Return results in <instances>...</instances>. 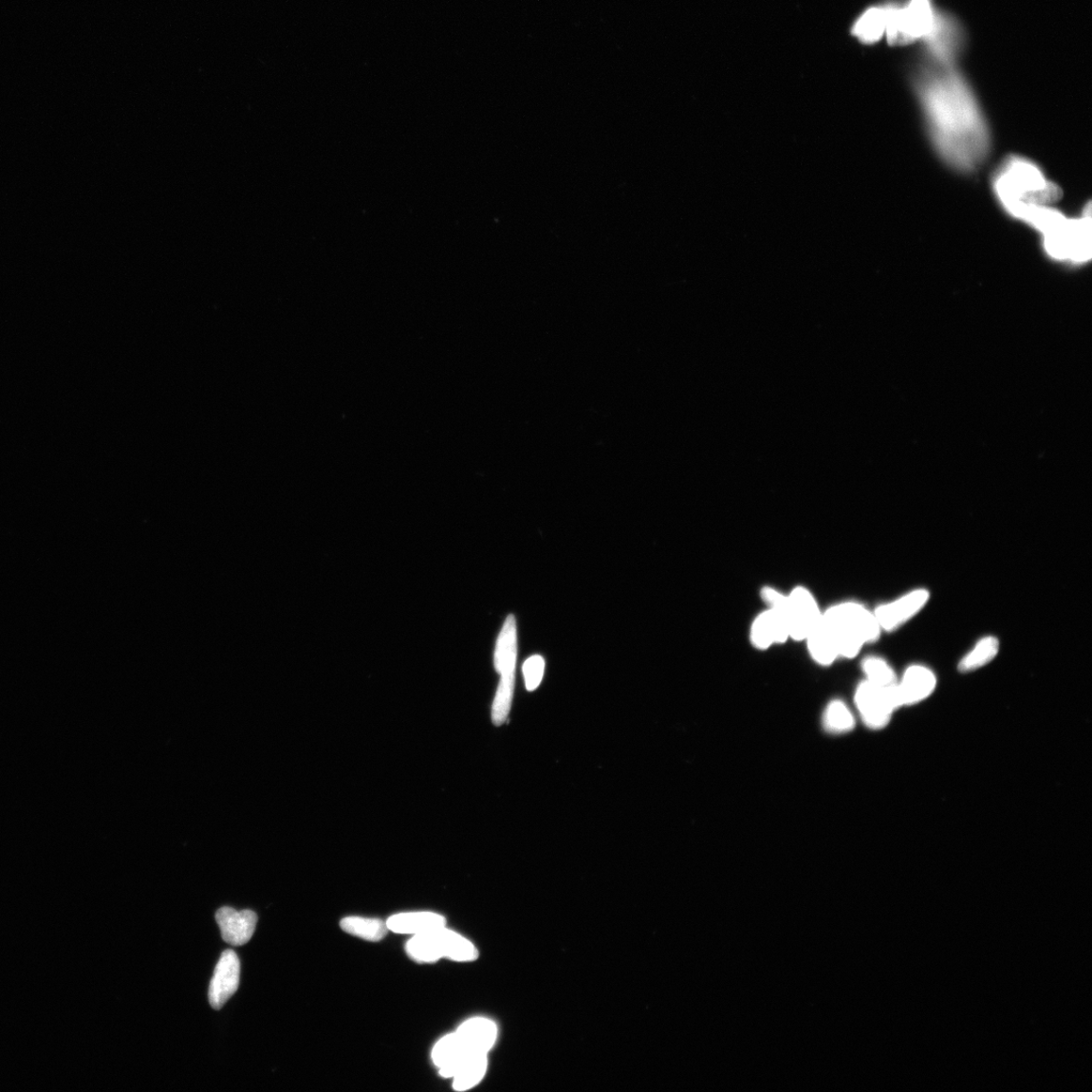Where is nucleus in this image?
<instances>
[{"instance_id":"nucleus-1","label":"nucleus","mask_w":1092,"mask_h":1092,"mask_svg":"<svg viewBox=\"0 0 1092 1092\" xmlns=\"http://www.w3.org/2000/svg\"><path fill=\"white\" fill-rule=\"evenodd\" d=\"M912 83L936 152L955 171H976L989 157L990 134L971 83L955 65L929 60L914 68Z\"/></svg>"},{"instance_id":"nucleus-2","label":"nucleus","mask_w":1092,"mask_h":1092,"mask_svg":"<svg viewBox=\"0 0 1092 1092\" xmlns=\"http://www.w3.org/2000/svg\"><path fill=\"white\" fill-rule=\"evenodd\" d=\"M1006 212L1038 231L1045 253L1058 263L1083 266L1091 259L1090 205H1086L1082 216L1075 218L1065 216L1052 205H1017Z\"/></svg>"},{"instance_id":"nucleus-3","label":"nucleus","mask_w":1092,"mask_h":1092,"mask_svg":"<svg viewBox=\"0 0 1092 1092\" xmlns=\"http://www.w3.org/2000/svg\"><path fill=\"white\" fill-rule=\"evenodd\" d=\"M992 188L1005 211L1017 205H1053L1063 192L1034 162L1010 157L997 169Z\"/></svg>"},{"instance_id":"nucleus-4","label":"nucleus","mask_w":1092,"mask_h":1092,"mask_svg":"<svg viewBox=\"0 0 1092 1092\" xmlns=\"http://www.w3.org/2000/svg\"><path fill=\"white\" fill-rule=\"evenodd\" d=\"M840 657L854 658L866 644L879 639L882 630L873 611L856 602H844L823 612Z\"/></svg>"},{"instance_id":"nucleus-5","label":"nucleus","mask_w":1092,"mask_h":1092,"mask_svg":"<svg viewBox=\"0 0 1092 1092\" xmlns=\"http://www.w3.org/2000/svg\"><path fill=\"white\" fill-rule=\"evenodd\" d=\"M855 702L865 725L873 730L884 729L902 706L898 683L882 687L867 680L858 686Z\"/></svg>"},{"instance_id":"nucleus-6","label":"nucleus","mask_w":1092,"mask_h":1092,"mask_svg":"<svg viewBox=\"0 0 1092 1092\" xmlns=\"http://www.w3.org/2000/svg\"><path fill=\"white\" fill-rule=\"evenodd\" d=\"M782 613L786 617L790 639L805 641L822 619L818 599L804 586H796L787 594V602Z\"/></svg>"},{"instance_id":"nucleus-7","label":"nucleus","mask_w":1092,"mask_h":1092,"mask_svg":"<svg viewBox=\"0 0 1092 1092\" xmlns=\"http://www.w3.org/2000/svg\"><path fill=\"white\" fill-rule=\"evenodd\" d=\"M930 592L926 589H916L907 593L895 602L884 603L873 612L879 621L882 632H895L906 622L913 620L928 604Z\"/></svg>"},{"instance_id":"nucleus-8","label":"nucleus","mask_w":1092,"mask_h":1092,"mask_svg":"<svg viewBox=\"0 0 1092 1092\" xmlns=\"http://www.w3.org/2000/svg\"><path fill=\"white\" fill-rule=\"evenodd\" d=\"M240 972L241 965L237 953L233 950L223 952L214 968L209 990V1002L213 1009H221L238 990Z\"/></svg>"},{"instance_id":"nucleus-9","label":"nucleus","mask_w":1092,"mask_h":1092,"mask_svg":"<svg viewBox=\"0 0 1092 1092\" xmlns=\"http://www.w3.org/2000/svg\"><path fill=\"white\" fill-rule=\"evenodd\" d=\"M789 639L787 622L780 610L767 608L751 622L750 640L753 648L765 651Z\"/></svg>"},{"instance_id":"nucleus-10","label":"nucleus","mask_w":1092,"mask_h":1092,"mask_svg":"<svg viewBox=\"0 0 1092 1092\" xmlns=\"http://www.w3.org/2000/svg\"><path fill=\"white\" fill-rule=\"evenodd\" d=\"M216 920L224 942L239 947L251 940L258 917L252 911L237 912L232 907L224 906L217 912Z\"/></svg>"},{"instance_id":"nucleus-11","label":"nucleus","mask_w":1092,"mask_h":1092,"mask_svg":"<svg viewBox=\"0 0 1092 1092\" xmlns=\"http://www.w3.org/2000/svg\"><path fill=\"white\" fill-rule=\"evenodd\" d=\"M455 1034L468 1054L488 1055L496 1044L498 1027L493 1021L476 1017L461 1024Z\"/></svg>"},{"instance_id":"nucleus-12","label":"nucleus","mask_w":1092,"mask_h":1092,"mask_svg":"<svg viewBox=\"0 0 1092 1092\" xmlns=\"http://www.w3.org/2000/svg\"><path fill=\"white\" fill-rule=\"evenodd\" d=\"M936 687V676L928 667L914 665L905 670L898 688L902 706L915 705L929 698Z\"/></svg>"},{"instance_id":"nucleus-13","label":"nucleus","mask_w":1092,"mask_h":1092,"mask_svg":"<svg viewBox=\"0 0 1092 1092\" xmlns=\"http://www.w3.org/2000/svg\"><path fill=\"white\" fill-rule=\"evenodd\" d=\"M386 924L389 932L414 936L446 927V918L434 912H409L393 915Z\"/></svg>"},{"instance_id":"nucleus-14","label":"nucleus","mask_w":1092,"mask_h":1092,"mask_svg":"<svg viewBox=\"0 0 1092 1092\" xmlns=\"http://www.w3.org/2000/svg\"><path fill=\"white\" fill-rule=\"evenodd\" d=\"M517 628L513 615L507 618L497 641L495 666L501 679L515 680Z\"/></svg>"},{"instance_id":"nucleus-15","label":"nucleus","mask_w":1092,"mask_h":1092,"mask_svg":"<svg viewBox=\"0 0 1092 1092\" xmlns=\"http://www.w3.org/2000/svg\"><path fill=\"white\" fill-rule=\"evenodd\" d=\"M466 1052L455 1032L440 1038L432 1052L435 1066L444 1079H453L456 1066L465 1058Z\"/></svg>"},{"instance_id":"nucleus-16","label":"nucleus","mask_w":1092,"mask_h":1092,"mask_svg":"<svg viewBox=\"0 0 1092 1092\" xmlns=\"http://www.w3.org/2000/svg\"><path fill=\"white\" fill-rule=\"evenodd\" d=\"M407 955L420 964H434L445 959L441 929L414 935L406 943Z\"/></svg>"},{"instance_id":"nucleus-17","label":"nucleus","mask_w":1092,"mask_h":1092,"mask_svg":"<svg viewBox=\"0 0 1092 1092\" xmlns=\"http://www.w3.org/2000/svg\"><path fill=\"white\" fill-rule=\"evenodd\" d=\"M805 642L810 657L820 666L833 665L840 658L836 642L829 629L823 621L814 627Z\"/></svg>"},{"instance_id":"nucleus-18","label":"nucleus","mask_w":1092,"mask_h":1092,"mask_svg":"<svg viewBox=\"0 0 1092 1092\" xmlns=\"http://www.w3.org/2000/svg\"><path fill=\"white\" fill-rule=\"evenodd\" d=\"M488 1069V1055L467 1054L456 1066L453 1076V1088L467 1091L478 1085Z\"/></svg>"},{"instance_id":"nucleus-19","label":"nucleus","mask_w":1092,"mask_h":1092,"mask_svg":"<svg viewBox=\"0 0 1092 1092\" xmlns=\"http://www.w3.org/2000/svg\"><path fill=\"white\" fill-rule=\"evenodd\" d=\"M887 26L886 5L868 9L855 24L852 33L861 42L874 44L885 35Z\"/></svg>"},{"instance_id":"nucleus-20","label":"nucleus","mask_w":1092,"mask_h":1092,"mask_svg":"<svg viewBox=\"0 0 1092 1092\" xmlns=\"http://www.w3.org/2000/svg\"><path fill=\"white\" fill-rule=\"evenodd\" d=\"M341 928L346 934L368 942H380L389 930L386 921L377 917L351 916L341 920Z\"/></svg>"},{"instance_id":"nucleus-21","label":"nucleus","mask_w":1092,"mask_h":1092,"mask_svg":"<svg viewBox=\"0 0 1092 1092\" xmlns=\"http://www.w3.org/2000/svg\"><path fill=\"white\" fill-rule=\"evenodd\" d=\"M999 649H1001V643L995 637L982 638L973 649L959 661V671L971 673L988 666L997 657Z\"/></svg>"},{"instance_id":"nucleus-22","label":"nucleus","mask_w":1092,"mask_h":1092,"mask_svg":"<svg viewBox=\"0 0 1092 1092\" xmlns=\"http://www.w3.org/2000/svg\"><path fill=\"white\" fill-rule=\"evenodd\" d=\"M441 936L445 950V959L465 963L472 962L479 958V951L476 950L475 946L463 935L448 927H444L441 929Z\"/></svg>"},{"instance_id":"nucleus-23","label":"nucleus","mask_w":1092,"mask_h":1092,"mask_svg":"<svg viewBox=\"0 0 1092 1092\" xmlns=\"http://www.w3.org/2000/svg\"><path fill=\"white\" fill-rule=\"evenodd\" d=\"M825 727L835 733H845L855 727V718L849 707L842 701L830 702L824 713Z\"/></svg>"},{"instance_id":"nucleus-24","label":"nucleus","mask_w":1092,"mask_h":1092,"mask_svg":"<svg viewBox=\"0 0 1092 1092\" xmlns=\"http://www.w3.org/2000/svg\"><path fill=\"white\" fill-rule=\"evenodd\" d=\"M862 671L867 681L882 686H892L898 683V676L894 669L880 657H868L862 661Z\"/></svg>"},{"instance_id":"nucleus-25","label":"nucleus","mask_w":1092,"mask_h":1092,"mask_svg":"<svg viewBox=\"0 0 1092 1092\" xmlns=\"http://www.w3.org/2000/svg\"><path fill=\"white\" fill-rule=\"evenodd\" d=\"M514 680L501 679L493 705L491 718L496 726H502L509 717L514 694Z\"/></svg>"},{"instance_id":"nucleus-26","label":"nucleus","mask_w":1092,"mask_h":1092,"mask_svg":"<svg viewBox=\"0 0 1092 1092\" xmlns=\"http://www.w3.org/2000/svg\"><path fill=\"white\" fill-rule=\"evenodd\" d=\"M545 659L542 656L530 657L523 666L526 686L528 691H534L541 685L545 674Z\"/></svg>"}]
</instances>
